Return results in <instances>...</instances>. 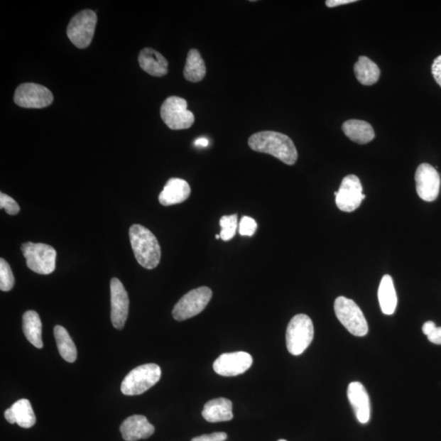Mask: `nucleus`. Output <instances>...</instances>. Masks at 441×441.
<instances>
[{
    "mask_svg": "<svg viewBox=\"0 0 441 441\" xmlns=\"http://www.w3.org/2000/svg\"><path fill=\"white\" fill-rule=\"evenodd\" d=\"M161 369L156 364H146L129 372L121 383L124 395L138 396L144 393L159 382Z\"/></svg>",
    "mask_w": 441,
    "mask_h": 441,
    "instance_id": "4",
    "label": "nucleus"
},
{
    "mask_svg": "<svg viewBox=\"0 0 441 441\" xmlns=\"http://www.w3.org/2000/svg\"><path fill=\"white\" fill-rule=\"evenodd\" d=\"M0 208L4 209L9 215L18 214L20 207L18 203L10 196L4 193H0Z\"/></svg>",
    "mask_w": 441,
    "mask_h": 441,
    "instance_id": "30",
    "label": "nucleus"
},
{
    "mask_svg": "<svg viewBox=\"0 0 441 441\" xmlns=\"http://www.w3.org/2000/svg\"><path fill=\"white\" fill-rule=\"evenodd\" d=\"M129 239L136 259L146 269L159 265L161 249L154 234L143 226L136 224L129 229Z\"/></svg>",
    "mask_w": 441,
    "mask_h": 441,
    "instance_id": "2",
    "label": "nucleus"
},
{
    "mask_svg": "<svg viewBox=\"0 0 441 441\" xmlns=\"http://www.w3.org/2000/svg\"><path fill=\"white\" fill-rule=\"evenodd\" d=\"M58 349L65 361L73 363L77 359V349L67 330L61 325L54 327Z\"/></svg>",
    "mask_w": 441,
    "mask_h": 441,
    "instance_id": "26",
    "label": "nucleus"
},
{
    "mask_svg": "<svg viewBox=\"0 0 441 441\" xmlns=\"http://www.w3.org/2000/svg\"><path fill=\"white\" fill-rule=\"evenodd\" d=\"M202 416L207 422L212 423L231 421L234 417L232 402L226 398H217L207 402Z\"/></svg>",
    "mask_w": 441,
    "mask_h": 441,
    "instance_id": "20",
    "label": "nucleus"
},
{
    "mask_svg": "<svg viewBox=\"0 0 441 441\" xmlns=\"http://www.w3.org/2000/svg\"><path fill=\"white\" fill-rule=\"evenodd\" d=\"M53 102L52 92L40 85L23 84L15 91L14 102L23 108H45L51 105Z\"/></svg>",
    "mask_w": 441,
    "mask_h": 441,
    "instance_id": "10",
    "label": "nucleus"
},
{
    "mask_svg": "<svg viewBox=\"0 0 441 441\" xmlns=\"http://www.w3.org/2000/svg\"><path fill=\"white\" fill-rule=\"evenodd\" d=\"M216 239H221L220 235H216Z\"/></svg>",
    "mask_w": 441,
    "mask_h": 441,
    "instance_id": "37",
    "label": "nucleus"
},
{
    "mask_svg": "<svg viewBox=\"0 0 441 441\" xmlns=\"http://www.w3.org/2000/svg\"><path fill=\"white\" fill-rule=\"evenodd\" d=\"M15 280L12 269L4 258L0 260V290L8 292L12 290Z\"/></svg>",
    "mask_w": 441,
    "mask_h": 441,
    "instance_id": "28",
    "label": "nucleus"
},
{
    "mask_svg": "<svg viewBox=\"0 0 441 441\" xmlns=\"http://www.w3.org/2000/svg\"><path fill=\"white\" fill-rule=\"evenodd\" d=\"M221 232L220 236L223 241H229L236 236L238 225V217L236 214L223 216L220 219Z\"/></svg>",
    "mask_w": 441,
    "mask_h": 441,
    "instance_id": "27",
    "label": "nucleus"
},
{
    "mask_svg": "<svg viewBox=\"0 0 441 441\" xmlns=\"http://www.w3.org/2000/svg\"><path fill=\"white\" fill-rule=\"evenodd\" d=\"M23 333L33 346L43 348L42 322L39 314L35 310H27L23 317Z\"/></svg>",
    "mask_w": 441,
    "mask_h": 441,
    "instance_id": "23",
    "label": "nucleus"
},
{
    "mask_svg": "<svg viewBox=\"0 0 441 441\" xmlns=\"http://www.w3.org/2000/svg\"><path fill=\"white\" fill-rule=\"evenodd\" d=\"M4 417L9 423H16L23 428H31L36 422L31 402L26 399L15 402L12 407L5 411Z\"/></svg>",
    "mask_w": 441,
    "mask_h": 441,
    "instance_id": "19",
    "label": "nucleus"
},
{
    "mask_svg": "<svg viewBox=\"0 0 441 441\" xmlns=\"http://www.w3.org/2000/svg\"><path fill=\"white\" fill-rule=\"evenodd\" d=\"M21 250L28 268L40 275H49L56 269L57 252L50 245L27 242Z\"/></svg>",
    "mask_w": 441,
    "mask_h": 441,
    "instance_id": "5",
    "label": "nucleus"
},
{
    "mask_svg": "<svg viewBox=\"0 0 441 441\" xmlns=\"http://www.w3.org/2000/svg\"><path fill=\"white\" fill-rule=\"evenodd\" d=\"M239 233L242 236H252L258 229V224L252 217H242L239 224Z\"/></svg>",
    "mask_w": 441,
    "mask_h": 441,
    "instance_id": "29",
    "label": "nucleus"
},
{
    "mask_svg": "<svg viewBox=\"0 0 441 441\" xmlns=\"http://www.w3.org/2000/svg\"><path fill=\"white\" fill-rule=\"evenodd\" d=\"M437 327L433 321H428L423 326V332L425 335H428Z\"/></svg>",
    "mask_w": 441,
    "mask_h": 441,
    "instance_id": "35",
    "label": "nucleus"
},
{
    "mask_svg": "<svg viewBox=\"0 0 441 441\" xmlns=\"http://www.w3.org/2000/svg\"><path fill=\"white\" fill-rule=\"evenodd\" d=\"M378 296L383 313L388 315L394 314L397 307V295L393 280L389 275H385L381 281Z\"/></svg>",
    "mask_w": 441,
    "mask_h": 441,
    "instance_id": "22",
    "label": "nucleus"
},
{
    "mask_svg": "<svg viewBox=\"0 0 441 441\" xmlns=\"http://www.w3.org/2000/svg\"><path fill=\"white\" fill-rule=\"evenodd\" d=\"M206 67L202 57L196 49L188 53L186 65L184 67V77L190 82L197 83L205 78Z\"/></svg>",
    "mask_w": 441,
    "mask_h": 441,
    "instance_id": "25",
    "label": "nucleus"
},
{
    "mask_svg": "<svg viewBox=\"0 0 441 441\" xmlns=\"http://www.w3.org/2000/svg\"><path fill=\"white\" fill-rule=\"evenodd\" d=\"M227 439V433L214 432L209 435H200V437L193 438L192 441H225Z\"/></svg>",
    "mask_w": 441,
    "mask_h": 441,
    "instance_id": "31",
    "label": "nucleus"
},
{
    "mask_svg": "<svg viewBox=\"0 0 441 441\" xmlns=\"http://www.w3.org/2000/svg\"><path fill=\"white\" fill-rule=\"evenodd\" d=\"M336 205L342 212H351L357 209L366 196L357 176L348 175L343 178L339 192L334 193Z\"/></svg>",
    "mask_w": 441,
    "mask_h": 441,
    "instance_id": "11",
    "label": "nucleus"
},
{
    "mask_svg": "<svg viewBox=\"0 0 441 441\" xmlns=\"http://www.w3.org/2000/svg\"><path fill=\"white\" fill-rule=\"evenodd\" d=\"M111 319L114 328L123 330L129 315V299L121 281H111Z\"/></svg>",
    "mask_w": 441,
    "mask_h": 441,
    "instance_id": "14",
    "label": "nucleus"
},
{
    "mask_svg": "<svg viewBox=\"0 0 441 441\" xmlns=\"http://www.w3.org/2000/svg\"><path fill=\"white\" fill-rule=\"evenodd\" d=\"M123 439L137 441L147 439L155 432V427L143 415H133L125 419L121 426Z\"/></svg>",
    "mask_w": 441,
    "mask_h": 441,
    "instance_id": "16",
    "label": "nucleus"
},
{
    "mask_svg": "<svg viewBox=\"0 0 441 441\" xmlns=\"http://www.w3.org/2000/svg\"><path fill=\"white\" fill-rule=\"evenodd\" d=\"M354 72L359 83L366 86L377 83L380 77V69L377 64L364 56L359 58L354 65Z\"/></svg>",
    "mask_w": 441,
    "mask_h": 441,
    "instance_id": "24",
    "label": "nucleus"
},
{
    "mask_svg": "<svg viewBox=\"0 0 441 441\" xmlns=\"http://www.w3.org/2000/svg\"><path fill=\"white\" fill-rule=\"evenodd\" d=\"M417 193L422 200L432 202L438 197L440 178L438 172L428 163H422L415 173Z\"/></svg>",
    "mask_w": 441,
    "mask_h": 441,
    "instance_id": "13",
    "label": "nucleus"
},
{
    "mask_svg": "<svg viewBox=\"0 0 441 441\" xmlns=\"http://www.w3.org/2000/svg\"><path fill=\"white\" fill-rule=\"evenodd\" d=\"M356 2V0H327L325 2L329 8H334L341 6V5L352 4Z\"/></svg>",
    "mask_w": 441,
    "mask_h": 441,
    "instance_id": "34",
    "label": "nucleus"
},
{
    "mask_svg": "<svg viewBox=\"0 0 441 441\" xmlns=\"http://www.w3.org/2000/svg\"><path fill=\"white\" fill-rule=\"evenodd\" d=\"M253 357L244 352L222 354L214 363V371L223 377H236L252 366Z\"/></svg>",
    "mask_w": 441,
    "mask_h": 441,
    "instance_id": "12",
    "label": "nucleus"
},
{
    "mask_svg": "<svg viewBox=\"0 0 441 441\" xmlns=\"http://www.w3.org/2000/svg\"><path fill=\"white\" fill-rule=\"evenodd\" d=\"M336 317L353 335L364 337L368 334L367 320L358 305L352 299L339 297L334 302Z\"/></svg>",
    "mask_w": 441,
    "mask_h": 441,
    "instance_id": "6",
    "label": "nucleus"
},
{
    "mask_svg": "<svg viewBox=\"0 0 441 441\" xmlns=\"http://www.w3.org/2000/svg\"><path fill=\"white\" fill-rule=\"evenodd\" d=\"M432 72L435 80L441 87V55L434 60Z\"/></svg>",
    "mask_w": 441,
    "mask_h": 441,
    "instance_id": "32",
    "label": "nucleus"
},
{
    "mask_svg": "<svg viewBox=\"0 0 441 441\" xmlns=\"http://www.w3.org/2000/svg\"><path fill=\"white\" fill-rule=\"evenodd\" d=\"M212 290L208 287H200L190 291L180 299L173 310V317L184 321L202 312L211 300Z\"/></svg>",
    "mask_w": 441,
    "mask_h": 441,
    "instance_id": "9",
    "label": "nucleus"
},
{
    "mask_svg": "<svg viewBox=\"0 0 441 441\" xmlns=\"http://www.w3.org/2000/svg\"><path fill=\"white\" fill-rule=\"evenodd\" d=\"M187 102L183 97L172 96L163 102L160 108L163 121L173 130L187 129L192 126L195 116L187 109Z\"/></svg>",
    "mask_w": 441,
    "mask_h": 441,
    "instance_id": "7",
    "label": "nucleus"
},
{
    "mask_svg": "<svg viewBox=\"0 0 441 441\" xmlns=\"http://www.w3.org/2000/svg\"><path fill=\"white\" fill-rule=\"evenodd\" d=\"M190 185L181 178L168 180L159 195L160 203L163 206L181 204L189 198Z\"/></svg>",
    "mask_w": 441,
    "mask_h": 441,
    "instance_id": "17",
    "label": "nucleus"
},
{
    "mask_svg": "<svg viewBox=\"0 0 441 441\" xmlns=\"http://www.w3.org/2000/svg\"><path fill=\"white\" fill-rule=\"evenodd\" d=\"M278 441H287V440H278Z\"/></svg>",
    "mask_w": 441,
    "mask_h": 441,
    "instance_id": "38",
    "label": "nucleus"
},
{
    "mask_svg": "<svg viewBox=\"0 0 441 441\" xmlns=\"http://www.w3.org/2000/svg\"><path fill=\"white\" fill-rule=\"evenodd\" d=\"M347 397L355 413L357 420L366 424L370 419V401L368 392L362 383L352 382L348 386Z\"/></svg>",
    "mask_w": 441,
    "mask_h": 441,
    "instance_id": "15",
    "label": "nucleus"
},
{
    "mask_svg": "<svg viewBox=\"0 0 441 441\" xmlns=\"http://www.w3.org/2000/svg\"><path fill=\"white\" fill-rule=\"evenodd\" d=\"M428 339L434 344L441 345V327L435 328L428 335Z\"/></svg>",
    "mask_w": 441,
    "mask_h": 441,
    "instance_id": "33",
    "label": "nucleus"
},
{
    "mask_svg": "<svg viewBox=\"0 0 441 441\" xmlns=\"http://www.w3.org/2000/svg\"><path fill=\"white\" fill-rule=\"evenodd\" d=\"M209 141L208 138H200L195 141L194 145L196 147H207L209 146Z\"/></svg>",
    "mask_w": 441,
    "mask_h": 441,
    "instance_id": "36",
    "label": "nucleus"
},
{
    "mask_svg": "<svg viewBox=\"0 0 441 441\" xmlns=\"http://www.w3.org/2000/svg\"><path fill=\"white\" fill-rule=\"evenodd\" d=\"M138 62L145 72L156 77L168 74V62L166 58L153 48L143 49L139 54Z\"/></svg>",
    "mask_w": 441,
    "mask_h": 441,
    "instance_id": "18",
    "label": "nucleus"
},
{
    "mask_svg": "<svg viewBox=\"0 0 441 441\" xmlns=\"http://www.w3.org/2000/svg\"><path fill=\"white\" fill-rule=\"evenodd\" d=\"M314 337L312 320L307 315L299 314L293 317L286 330V345L293 356L301 355L312 343Z\"/></svg>",
    "mask_w": 441,
    "mask_h": 441,
    "instance_id": "3",
    "label": "nucleus"
},
{
    "mask_svg": "<svg viewBox=\"0 0 441 441\" xmlns=\"http://www.w3.org/2000/svg\"><path fill=\"white\" fill-rule=\"evenodd\" d=\"M97 21L95 12L90 9L81 11L73 16L67 27V36L75 46L85 48L90 45Z\"/></svg>",
    "mask_w": 441,
    "mask_h": 441,
    "instance_id": "8",
    "label": "nucleus"
},
{
    "mask_svg": "<svg viewBox=\"0 0 441 441\" xmlns=\"http://www.w3.org/2000/svg\"><path fill=\"white\" fill-rule=\"evenodd\" d=\"M249 146L253 151L273 156L288 165H294L298 160L293 141L287 135L274 131L253 134L249 139Z\"/></svg>",
    "mask_w": 441,
    "mask_h": 441,
    "instance_id": "1",
    "label": "nucleus"
},
{
    "mask_svg": "<svg viewBox=\"0 0 441 441\" xmlns=\"http://www.w3.org/2000/svg\"><path fill=\"white\" fill-rule=\"evenodd\" d=\"M342 131L348 138L358 144H367L375 137L371 125L359 119H349L346 121L342 124Z\"/></svg>",
    "mask_w": 441,
    "mask_h": 441,
    "instance_id": "21",
    "label": "nucleus"
}]
</instances>
